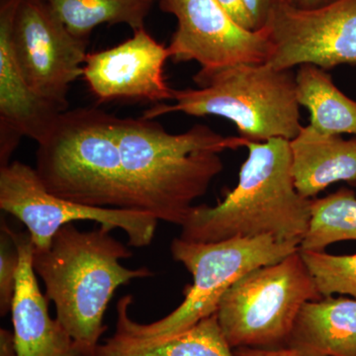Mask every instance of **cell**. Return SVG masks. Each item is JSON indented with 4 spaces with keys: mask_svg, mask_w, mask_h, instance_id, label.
Masks as SVG:
<instances>
[{
    "mask_svg": "<svg viewBox=\"0 0 356 356\" xmlns=\"http://www.w3.org/2000/svg\"><path fill=\"white\" fill-rule=\"evenodd\" d=\"M289 147L293 181L303 197L316 198L337 182L356 186V138L346 140L302 126Z\"/></svg>",
    "mask_w": 356,
    "mask_h": 356,
    "instance_id": "cell-15",
    "label": "cell"
},
{
    "mask_svg": "<svg viewBox=\"0 0 356 356\" xmlns=\"http://www.w3.org/2000/svg\"><path fill=\"white\" fill-rule=\"evenodd\" d=\"M20 254L14 238V231L6 221L0 227V315H7L15 294L16 278L19 268Z\"/></svg>",
    "mask_w": 356,
    "mask_h": 356,
    "instance_id": "cell-22",
    "label": "cell"
},
{
    "mask_svg": "<svg viewBox=\"0 0 356 356\" xmlns=\"http://www.w3.org/2000/svg\"><path fill=\"white\" fill-rule=\"evenodd\" d=\"M74 36L88 40L102 24H124L133 31L145 28L156 0H41Z\"/></svg>",
    "mask_w": 356,
    "mask_h": 356,
    "instance_id": "cell-19",
    "label": "cell"
},
{
    "mask_svg": "<svg viewBox=\"0 0 356 356\" xmlns=\"http://www.w3.org/2000/svg\"><path fill=\"white\" fill-rule=\"evenodd\" d=\"M20 262L11 306L17 356H86L62 324L49 315L48 299L33 268L34 247L28 232H14Z\"/></svg>",
    "mask_w": 356,
    "mask_h": 356,
    "instance_id": "cell-14",
    "label": "cell"
},
{
    "mask_svg": "<svg viewBox=\"0 0 356 356\" xmlns=\"http://www.w3.org/2000/svg\"><path fill=\"white\" fill-rule=\"evenodd\" d=\"M195 89L175 90L173 104L159 103L143 117L154 119L181 112L191 116L228 119L245 142L291 140L302 128L296 74L267 63L202 69L193 76Z\"/></svg>",
    "mask_w": 356,
    "mask_h": 356,
    "instance_id": "cell-4",
    "label": "cell"
},
{
    "mask_svg": "<svg viewBox=\"0 0 356 356\" xmlns=\"http://www.w3.org/2000/svg\"><path fill=\"white\" fill-rule=\"evenodd\" d=\"M0 209L25 225L34 250L48 248L58 229L77 221L121 229L128 245L145 248L153 242L159 222L142 211L88 207L53 195L35 168L20 161L0 166Z\"/></svg>",
    "mask_w": 356,
    "mask_h": 356,
    "instance_id": "cell-8",
    "label": "cell"
},
{
    "mask_svg": "<svg viewBox=\"0 0 356 356\" xmlns=\"http://www.w3.org/2000/svg\"><path fill=\"white\" fill-rule=\"evenodd\" d=\"M116 127L133 209L180 227L221 173L220 154L245 145L203 124L170 134L154 119L117 117Z\"/></svg>",
    "mask_w": 356,
    "mask_h": 356,
    "instance_id": "cell-1",
    "label": "cell"
},
{
    "mask_svg": "<svg viewBox=\"0 0 356 356\" xmlns=\"http://www.w3.org/2000/svg\"><path fill=\"white\" fill-rule=\"evenodd\" d=\"M300 252L323 297L341 294L356 299V252L348 255Z\"/></svg>",
    "mask_w": 356,
    "mask_h": 356,
    "instance_id": "cell-21",
    "label": "cell"
},
{
    "mask_svg": "<svg viewBox=\"0 0 356 356\" xmlns=\"http://www.w3.org/2000/svg\"><path fill=\"white\" fill-rule=\"evenodd\" d=\"M286 3L295 8L310 10V9L321 8L339 1V0H285Z\"/></svg>",
    "mask_w": 356,
    "mask_h": 356,
    "instance_id": "cell-27",
    "label": "cell"
},
{
    "mask_svg": "<svg viewBox=\"0 0 356 356\" xmlns=\"http://www.w3.org/2000/svg\"><path fill=\"white\" fill-rule=\"evenodd\" d=\"M264 29L271 46L266 63L275 69L314 65L327 72L356 65V0L310 10L283 2Z\"/></svg>",
    "mask_w": 356,
    "mask_h": 356,
    "instance_id": "cell-10",
    "label": "cell"
},
{
    "mask_svg": "<svg viewBox=\"0 0 356 356\" xmlns=\"http://www.w3.org/2000/svg\"><path fill=\"white\" fill-rule=\"evenodd\" d=\"M0 356H17L13 332L3 329L0 331Z\"/></svg>",
    "mask_w": 356,
    "mask_h": 356,
    "instance_id": "cell-26",
    "label": "cell"
},
{
    "mask_svg": "<svg viewBox=\"0 0 356 356\" xmlns=\"http://www.w3.org/2000/svg\"><path fill=\"white\" fill-rule=\"evenodd\" d=\"M286 346L308 356H356V299L329 296L307 302Z\"/></svg>",
    "mask_w": 356,
    "mask_h": 356,
    "instance_id": "cell-16",
    "label": "cell"
},
{
    "mask_svg": "<svg viewBox=\"0 0 356 356\" xmlns=\"http://www.w3.org/2000/svg\"><path fill=\"white\" fill-rule=\"evenodd\" d=\"M116 125V116L95 107L58 115L37 143L34 168L44 188L88 207L134 210Z\"/></svg>",
    "mask_w": 356,
    "mask_h": 356,
    "instance_id": "cell-5",
    "label": "cell"
},
{
    "mask_svg": "<svg viewBox=\"0 0 356 356\" xmlns=\"http://www.w3.org/2000/svg\"><path fill=\"white\" fill-rule=\"evenodd\" d=\"M11 42L33 92L58 111L69 110L70 86L83 76L88 40L70 33L41 0H20Z\"/></svg>",
    "mask_w": 356,
    "mask_h": 356,
    "instance_id": "cell-9",
    "label": "cell"
},
{
    "mask_svg": "<svg viewBox=\"0 0 356 356\" xmlns=\"http://www.w3.org/2000/svg\"><path fill=\"white\" fill-rule=\"evenodd\" d=\"M298 250V245L278 242L270 236L210 243L175 238L170 243L173 259L184 264L193 277V283L185 287L184 302L166 317L140 324L129 317L133 296L127 295L117 304L118 320L114 334L142 341L177 336L216 314L225 293L245 274L282 261Z\"/></svg>",
    "mask_w": 356,
    "mask_h": 356,
    "instance_id": "cell-6",
    "label": "cell"
},
{
    "mask_svg": "<svg viewBox=\"0 0 356 356\" xmlns=\"http://www.w3.org/2000/svg\"><path fill=\"white\" fill-rule=\"evenodd\" d=\"M235 356H308L302 355L292 348L283 346L278 348H241L234 350Z\"/></svg>",
    "mask_w": 356,
    "mask_h": 356,
    "instance_id": "cell-25",
    "label": "cell"
},
{
    "mask_svg": "<svg viewBox=\"0 0 356 356\" xmlns=\"http://www.w3.org/2000/svg\"><path fill=\"white\" fill-rule=\"evenodd\" d=\"M322 298L298 250L236 281L222 296L216 316L233 350L283 348L304 304Z\"/></svg>",
    "mask_w": 356,
    "mask_h": 356,
    "instance_id": "cell-7",
    "label": "cell"
},
{
    "mask_svg": "<svg viewBox=\"0 0 356 356\" xmlns=\"http://www.w3.org/2000/svg\"><path fill=\"white\" fill-rule=\"evenodd\" d=\"M111 231L102 225L89 232L65 225L48 248L33 252V268L43 280L47 299L55 304L56 318L86 356L93 355L107 330L103 318L116 290L154 274L147 267L122 266L132 252Z\"/></svg>",
    "mask_w": 356,
    "mask_h": 356,
    "instance_id": "cell-3",
    "label": "cell"
},
{
    "mask_svg": "<svg viewBox=\"0 0 356 356\" xmlns=\"http://www.w3.org/2000/svg\"><path fill=\"white\" fill-rule=\"evenodd\" d=\"M91 356H235L216 314L181 334L158 341H142L114 334L98 344Z\"/></svg>",
    "mask_w": 356,
    "mask_h": 356,
    "instance_id": "cell-18",
    "label": "cell"
},
{
    "mask_svg": "<svg viewBox=\"0 0 356 356\" xmlns=\"http://www.w3.org/2000/svg\"><path fill=\"white\" fill-rule=\"evenodd\" d=\"M217 1L236 24L250 31H255L254 23L245 6V0H217Z\"/></svg>",
    "mask_w": 356,
    "mask_h": 356,
    "instance_id": "cell-24",
    "label": "cell"
},
{
    "mask_svg": "<svg viewBox=\"0 0 356 356\" xmlns=\"http://www.w3.org/2000/svg\"><path fill=\"white\" fill-rule=\"evenodd\" d=\"M356 241V194L339 189L311 201V220L301 252H325L332 243Z\"/></svg>",
    "mask_w": 356,
    "mask_h": 356,
    "instance_id": "cell-20",
    "label": "cell"
},
{
    "mask_svg": "<svg viewBox=\"0 0 356 356\" xmlns=\"http://www.w3.org/2000/svg\"><path fill=\"white\" fill-rule=\"evenodd\" d=\"M285 0H245L255 31L264 30L273 11Z\"/></svg>",
    "mask_w": 356,
    "mask_h": 356,
    "instance_id": "cell-23",
    "label": "cell"
},
{
    "mask_svg": "<svg viewBox=\"0 0 356 356\" xmlns=\"http://www.w3.org/2000/svg\"><path fill=\"white\" fill-rule=\"evenodd\" d=\"M170 58L168 47L143 28L113 48L88 54L83 77L98 102L139 100L159 104L172 100L175 92L163 76Z\"/></svg>",
    "mask_w": 356,
    "mask_h": 356,
    "instance_id": "cell-12",
    "label": "cell"
},
{
    "mask_svg": "<svg viewBox=\"0 0 356 356\" xmlns=\"http://www.w3.org/2000/svg\"><path fill=\"white\" fill-rule=\"evenodd\" d=\"M20 0L0 1V165L9 158L22 137L39 143L57 120L58 111L33 92L14 56L11 30Z\"/></svg>",
    "mask_w": 356,
    "mask_h": 356,
    "instance_id": "cell-13",
    "label": "cell"
},
{
    "mask_svg": "<svg viewBox=\"0 0 356 356\" xmlns=\"http://www.w3.org/2000/svg\"><path fill=\"white\" fill-rule=\"evenodd\" d=\"M159 8L177 21L168 49L173 62L195 60L202 69L266 63L270 42L266 29L236 24L217 0H159Z\"/></svg>",
    "mask_w": 356,
    "mask_h": 356,
    "instance_id": "cell-11",
    "label": "cell"
},
{
    "mask_svg": "<svg viewBox=\"0 0 356 356\" xmlns=\"http://www.w3.org/2000/svg\"><path fill=\"white\" fill-rule=\"evenodd\" d=\"M248 154L238 182L215 206H194L179 238L191 243L270 236L280 243L301 245L311 220L312 199L293 181L289 140L245 142Z\"/></svg>",
    "mask_w": 356,
    "mask_h": 356,
    "instance_id": "cell-2",
    "label": "cell"
},
{
    "mask_svg": "<svg viewBox=\"0 0 356 356\" xmlns=\"http://www.w3.org/2000/svg\"><path fill=\"white\" fill-rule=\"evenodd\" d=\"M297 100L310 112L311 127L327 135H356V102L344 95L327 70L300 65L296 72Z\"/></svg>",
    "mask_w": 356,
    "mask_h": 356,
    "instance_id": "cell-17",
    "label": "cell"
}]
</instances>
